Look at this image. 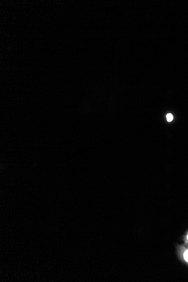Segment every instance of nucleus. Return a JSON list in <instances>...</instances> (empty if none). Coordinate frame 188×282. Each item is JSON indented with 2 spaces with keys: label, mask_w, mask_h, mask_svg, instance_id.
<instances>
[{
  "label": "nucleus",
  "mask_w": 188,
  "mask_h": 282,
  "mask_svg": "<svg viewBox=\"0 0 188 282\" xmlns=\"http://www.w3.org/2000/svg\"><path fill=\"white\" fill-rule=\"evenodd\" d=\"M166 118H167V120L168 122H171L172 120H173V116H172L171 114H168L166 116Z\"/></svg>",
  "instance_id": "obj_1"
},
{
  "label": "nucleus",
  "mask_w": 188,
  "mask_h": 282,
  "mask_svg": "<svg viewBox=\"0 0 188 282\" xmlns=\"http://www.w3.org/2000/svg\"><path fill=\"white\" fill-rule=\"evenodd\" d=\"M184 258L185 261L188 263V250H186L184 253Z\"/></svg>",
  "instance_id": "obj_2"
},
{
  "label": "nucleus",
  "mask_w": 188,
  "mask_h": 282,
  "mask_svg": "<svg viewBox=\"0 0 188 282\" xmlns=\"http://www.w3.org/2000/svg\"><path fill=\"white\" fill-rule=\"evenodd\" d=\"M187 239H188V235H187Z\"/></svg>",
  "instance_id": "obj_3"
}]
</instances>
